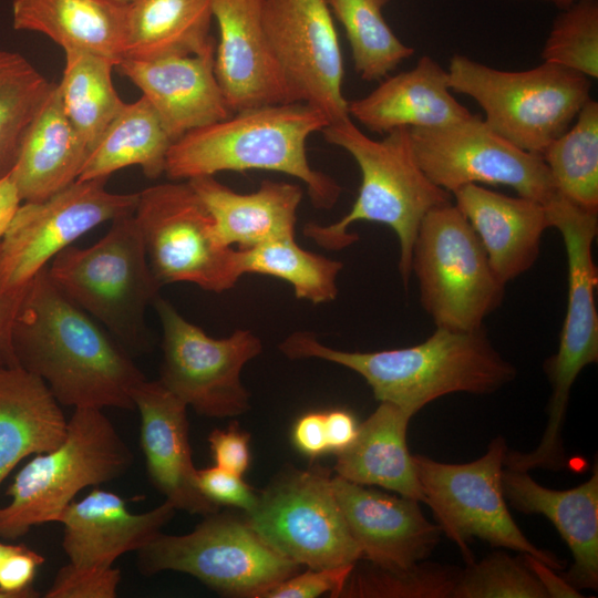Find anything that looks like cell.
I'll list each match as a JSON object with an SVG mask.
<instances>
[{"label":"cell","instance_id":"obj_1","mask_svg":"<svg viewBox=\"0 0 598 598\" xmlns=\"http://www.w3.org/2000/svg\"><path fill=\"white\" fill-rule=\"evenodd\" d=\"M12 343L18 365L42 379L56 401L133 410L145 378L130 352L52 281L48 266L29 282Z\"/></svg>","mask_w":598,"mask_h":598},{"label":"cell","instance_id":"obj_2","mask_svg":"<svg viewBox=\"0 0 598 598\" xmlns=\"http://www.w3.org/2000/svg\"><path fill=\"white\" fill-rule=\"evenodd\" d=\"M279 349L292 360L317 358L357 372L379 402L392 403L412 416L441 396L489 394L516 377L515 367L494 348L483 328H436L419 344L372 352L333 349L313 333L298 331Z\"/></svg>","mask_w":598,"mask_h":598},{"label":"cell","instance_id":"obj_3","mask_svg":"<svg viewBox=\"0 0 598 598\" xmlns=\"http://www.w3.org/2000/svg\"><path fill=\"white\" fill-rule=\"evenodd\" d=\"M329 123L321 111L299 102L241 110L173 142L164 174L171 181H188L225 171L283 173L306 185L315 207L330 209L341 187L313 169L307 156L309 136Z\"/></svg>","mask_w":598,"mask_h":598},{"label":"cell","instance_id":"obj_4","mask_svg":"<svg viewBox=\"0 0 598 598\" xmlns=\"http://www.w3.org/2000/svg\"><path fill=\"white\" fill-rule=\"evenodd\" d=\"M321 133L328 143L353 157L361 173V185L349 213L330 225L309 223L303 234L326 249L339 250L358 239L357 234L348 231L353 223L386 225L398 237L399 272L408 287L420 225L433 208L451 203L452 195L431 182L420 167L409 127L395 128L382 140H373L346 117L329 123Z\"/></svg>","mask_w":598,"mask_h":598},{"label":"cell","instance_id":"obj_5","mask_svg":"<svg viewBox=\"0 0 598 598\" xmlns=\"http://www.w3.org/2000/svg\"><path fill=\"white\" fill-rule=\"evenodd\" d=\"M132 463L130 447L102 409H74L61 444L35 454L8 487L0 538L14 540L33 526L59 523L80 491L120 478Z\"/></svg>","mask_w":598,"mask_h":598},{"label":"cell","instance_id":"obj_6","mask_svg":"<svg viewBox=\"0 0 598 598\" xmlns=\"http://www.w3.org/2000/svg\"><path fill=\"white\" fill-rule=\"evenodd\" d=\"M48 272L130 354L148 348L145 312L159 297L162 285L150 266L134 214L113 219L94 245H70L61 250L48 265Z\"/></svg>","mask_w":598,"mask_h":598},{"label":"cell","instance_id":"obj_7","mask_svg":"<svg viewBox=\"0 0 598 598\" xmlns=\"http://www.w3.org/2000/svg\"><path fill=\"white\" fill-rule=\"evenodd\" d=\"M550 227L563 238L567 259V310L557 352L547 361L551 384L547 423L540 442L530 452H517L518 467L559 471L567 466L561 431L570 390L579 373L598 361V282L592 244L598 233L597 213L584 210L561 195L546 206Z\"/></svg>","mask_w":598,"mask_h":598},{"label":"cell","instance_id":"obj_8","mask_svg":"<svg viewBox=\"0 0 598 598\" xmlns=\"http://www.w3.org/2000/svg\"><path fill=\"white\" fill-rule=\"evenodd\" d=\"M446 70L451 90L473 99L492 130L540 156L590 99L589 78L546 62L504 71L456 54Z\"/></svg>","mask_w":598,"mask_h":598},{"label":"cell","instance_id":"obj_9","mask_svg":"<svg viewBox=\"0 0 598 598\" xmlns=\"http://www.w3.org/2000/svg\"><path fill=\"white\" fill-rule=\"evenodd\" d=\"M411 272L419 281L422 307L436 328L481 329L505 293L475 231L451 203L423 218L412 249Z\"/></svg>","mask_w":598,"mask_h":598},{"label":"cell","instance_id":"obj_10","mask_svg":"<svg viewBox=\"0 0 598 598\" xmlns=\"http://www.w3.org/2000/svg\"><path fill=\"white\" fill-rule=\"evenodd\" d=\"M508 448L496 436L480 458L448 464L413 455L426 503L441 532L455 543L467 564L474 561L470 544L478 538L492 547L507 548L536 557L550 568H564L553 553L535 546L512 517L502 487Z\"/></svg>","mask_w":598,"mask_h":598},{"label":"cell","instance_id":"obj_11","mask_svg":"<svg viewBox=\"0 0 598 598\" xmlns=\"http://www.w3.org/2000/svg\"><path fill=\"white\" fill-rule=\"evenodd\" d=\"M136 553L144 576L181 571L228 597L260 598L300 567L269 547L245 518L219 511L188 534L161 532Z\"/></svg>","mask_w":598,"mask_h":598},{"label":"cell","instance_id":"obj_12","mask_svg":"<svg viewBox=\"0 0 598 598\" xmlns=\"http://www.w3.org/2000/svg\"><path fill=\"white\" fill-rule=\"evenodd\" d=\"M134 218L162 286L189 282L219 293L243 276L238 249L221 244L210 213L187 181L140 192Z\"/></svg>","mask_w":598,"mask_h":598},{"label":"cell","instance_id":"obj_13","mask_svg":"<svg viewBox=\"0 0 598 598\" xmlns=\"http://www.w3.org/2000/svg\"><path fill=\"white\" fill-rule=\"evenodd\" d=\"M249 527L279 555L308 568L353 565L361 551L334 496L330 472L289 466L257 493Z\"/></svg>","mask_w":598,"mask_h":598},{"label":"cell","instance_id":"obj_14","mask_svg":"<svg viewBox=\"0 0 598 598\" xmlns=\"http://www.w3.org/2000/svg\"><path fill=\"white\" fill-rule=\"evenodd\" d=\"M153 307L163 332L158 380L203 416L224 419L247 412L250 394L240 373L261 352L260 339L246 329L215 339L161 296Z\"/></svg>","mask_w":598,"mask_h":598},{"label":"cell","instance_id":"obj_15","mask_svg":"<svg viewBox=\"0 0 598 598\" xmlns=\"http://www.w3.org/2000/svg\"><path fill=\"white\" fill-rule=\"evenodd\" d=\"M410 133L420 167L451 195L468 184L508 186L545 206L559 195L540 155L517 147L476 115Z\"/></svg>","mask_w":598,"mask_h":598},{"label":"cell","instance_id":"obj_16","mask_svg":"<svg viewBox=\"0 0 598 598\" xmlns=\"http://www.w3.org/2000/svg\"><path fill=\"white\" fill-rule=\"evenodd\" d=\"M106 181L76 179L45 199L19 206L0 239V290L28 285L82 235L102 223L134 214L138 193H111Z\"/></svg>","mask_w":598,"mask_h":598},{"label":"cell","instance_id":"obj_17","mask_svg":"<svg viewBox=\"0 0 598 598\" xmlns=\"http://www.w3.org/2000/svg\"><path fill=\"white\" fill-rule=\"evenodd\" d=\"M262 18L291 101L318 109L330 123L350 117L342 53L326 0H265Z\"/></svg>","mask_w":598,"mask_h":598},{"label":"cell","instance_id":"obj_18","mask_svg":"<svg viewBox=\"0 0 598 598\" xmlns=\"http://www.w3.org/2000/svg\"><path fill=\"white\" fill-rule=\"evenodd\" d=\"M331 485L361 559L384 568H405L425 560L441 529L423 515L419 501L393 496L338 475Z\"/></svg>","mask_w":598,"mask_h":598},{"label":"cell","instance_id":"obj_19","mask_svg":"<svg viewBox=\"0 0 598 598\" xmlns=\"http://www.w3.org/2000/svg\"><path fill=\"white\" fill-rule=\"evenodd\" d=\"M265 0H210L219 30L215 74L233 113L293 103L264 28Z\"/></svg>","mask_w":598,"mask_h":598},{"label":"cell","instance_id":"obj_20","mask_svg":"<svg viewBox=\"0 0 598 598\" xmlns=\"http://www.w3.org/2000/svg\"><path fill=\"white\" fill-rule=\"evenodd\" d=\"M215 49L155 60L122 59L115 65L142 91L173 142L233 114L215 74Z\"/></svg>","mask_w":598,"mask_h":598},{"label":"cell","instance_id":"obj_21","mask_svg":"<svg viewBox=\"0 0 598 598\" xmlns=\"http://www.w3.org/2000/svg\"><path fill=\"white\" fill-rule=\"evenodd\" d=\"M132 400L141 415V447L155 488L176 509L202 516L218 512L197 485L186 403L159 380L146 379L135 386Z\"/></svg>","mask_w":598,"mask_h":598},{"label":"cell","instance_id":"obj_22","mask_svg":"<svg viewBox=\"0 0 598 598\" xmlns=\"http://www.w3.org/2000/svg\"><path fill=\"white\" fill-rule=\"evenodd\" d=\"M97 487L73 501L59 522L63 550L74 566L112 567L120 556L148 544L176 512L165 501L148 512L132 513L120 495Z\"/></svg>","mask_w":598,"mask_h":598},{"label":"cell","instance_id":"obj_23","mask_svg":"<svg viewBox=\"0 0 598 598\" xmlns=\"http://www.w3.org/2000/svg\"><path fill=\"white\" fill-rule=\"evenodd\" d=\"M475 231L489 265L505 286L538 258L544 231L550 227L544 204L468 184L452 195Z\"/></svg>","mask_w":598,"mask_h":598},{"label":"cell","instance_id":"obj_24","mask_svg":"<svg viewBox=\"0 0 598 598\" xmlns=\"http://www.w3.org/2000/svg\"><path fill=\"white\" fill-rule=\"evenodd\" d=\"M506 502L524 514L545 516L571 551L574 563L564 578L579 589L598 588V470L578 486L557 491L534 481L526 471L504 466Z\"/></svg>","mask_w":598,"mask_h":598},{"label":"cell","instance_id":"obj_25","mask_svg":"<svg viewBox=\"0 0 598 598\" xmlns=\"http://www.w3.org/2000/svg\"><path fill=\"white\" fill-rule=\"evenodd\" d=\"M451 91L447 70L423 55L411 70L386 76L368 95L348 101V114L374 133L445 126L472 115Z\"/></svg>","mask_w":598,"mask_h":598},{"label":"cell","instance_id":"obj_26","mask_svg":"<svg viewBox=\"0 0 598 598\" xmlns=\"http://www.w3.org/2000/svg\"><path fill=\"white\" fill-rule=\"evenodd\" d=\"M210 213L223 245L252 248L272 240L293 238L300 186L264 179L258 189L241 194L214 176L187 181Z\"/></svg>","mask_w":598,"mask_h":598},{"label":"cell","instance_id":"obj_27","mask_svg":"<svg viewBox=\"0 0 598 598\" xmlns=\"http://www.w3.org/2000/svg\"><path fill=\"white\" fill-rule=\"evenodd\" d=\"M89 147L66 117L52 87L30 124L10 173L22 202H39L75 182Z\"/></svg>","mask_w":598,"mask_h":598},{"label":"cell","instance_id":"obj_28","mask_svg":"<svg viewBox=\"0 0 598 598\" xmlns=\"http://www.w3.org/2000/svg\"><path fill=\"white\" fill-rule=\"evenodd\" d=\"M68 419L45 382L19 365L0 367V486L27 456L64 440Z\"/></svg>","mask_w":598,"mask_h":598},{"label":"cell","instance_id":"obj_29","mask_svg":"<svg viewBox=\"0 0 598 598\" xmlns=\"http://www.w3.org/2000/svg\"><path fill=\"white\" fill-rule=\"evenodd\" d=\"M412 415L401 408L380 402L361 424L353 442L336 454L338 476L365 486L383 487L424 502L414 457L406 442Z\"/></svg>","mask_w":598,"mask_h":598},{"label":"cell","instance_id":"obj_30","mask_svg":"<svg viewBox=\"0 0 598 598\" xmlns=\"http://www.w3.org/2000/svg\"><path fill=\"white\" fill-rule=\"evenodd\" d=\"M12 25L42 33L64 51L90 52L117 65L124 55L126 4L112 0H13Z\"/></svg>","mask_w":598,"mask_h":598},{"label":"cell","instance_id":"obj_31","mask_svg":"<svg viewBox=\"0 0 598 598\" xmlns=\"http://www.w3.org/2000/svg\"><path fill=\"white\" fill-rule=\"evenodd\" d=\"M212 20L210 0H132L123 59L155 60L215 48Z\"/></svg>","mask_w":598,"mask_h":598},{"label":"cell","instance_id":"obj_32","mask_svg":"<svg viewBox=\"0 0 598 598\" xmlns=\"http://www.w3.org/2000/svg\"><path fill=\"white\" fill-rule=\"evenodd\" d=\"M173 141L157 113L141 96L125 103L90 150L78 181L107 178L114 172L138 165L148 178L165 172L166 157Z\"/></svg>","mask_w":598,"mask_h":598},{"label":"cell","instance_id":"obj_33","mask_svg":"<svg viewBox=\"0 0 598 598\" xmlns=\"http://www.w3.org/2000/svg\"><path fill=\"white\" fill-rule=\"evenodd\" d=\"M58 83L64 113L89 150L124 106L112 81L115 64L101 55L65 50Z\"/></svg>","mask_w":598,"mask_h":598},{"label":"cell","instance_id":"obj_34","mask_svg":"<svg viewBox=\"0 0 598 598\" xmlns=\"http://www.w3.org/2000/svg\"><path fill=\"white\" fill-rule=\"evenodd\" d=\"M559 195L598 213V103L589 99L575 123L542 155Z\"/></svg>","mask_w":598,"mask_h":598},{"label":"cell","instance_id":"obj_35","mask_svg":"<svg viewBox=\"0 0 598 598\" xmlns=\"http://www.w3.org/2000/svg\"><path fill=\"white\" fill-rule=\"evenodd\" d=\"M241 275L272 276L291 285L298 299L315 305L336 299L343 264L301 248L293 238L238 249Z\"/></svg>","mask_w":598,"mask_h":598},{"label":"cell","instance_id":"obj_36","mask_svg":"<svg viewBox=\"0 0 598 598\" xmlns=\"http://www.w3.org/2000/svg\"><path fill=\"white\" fill-rule=\"evenodd\" d=\"M342 24L354 69L364 81L381 80L414 53L392 31L382 14L388 0H326Z\"/></svg>","mask_w":598,"mask_h":598},{"label":"cell","instance_id":"obj_37","mask_svg":"<svg viewBox=\"0 0 598 598\" xmlns=\"http://www.w3.org/2000/svg\"><path fill=\"white\" fill-rule=\"evenodd\" d=\"M52 84L23 55L0 50V178L11 173Z\"/></svg>","mask_w":598,"mask_h":598},{"label":"cell","instance_id":"obj_38","mask_svg":"<svg viewBox=\"0 0 598 598\" xmlns=\"http://www.w3.org/2000/svg\"><path fill=\"white\" fill-rule=\"evenodd\" d=\"M364 561L354 564L339 597L452 598L462 570L425 560L405 568H384Z\"/></svg>","mask_w":598,"mask_h":598},{"label":"cell","instance_id":"obj_39","mask_svg":"<svg viewBox=\"0 0 598 598\" xmlns=\"http://www.w3.org/2000/svg\"><path fill=\"white\" fill-rule=\"evenodd\" d=\"M542 59L587 78H598L597 0H582L564 9L553 23Z\"/></svg>","mask_w":598,"mask_h":598},{"label":"cell","instance_id":"obj_40","mask_svg":"<svg viewBox=\"0 0 598 598\" xmlns=\"http://www.w3.org/2000/svg\"><path fill=\"white\" fill-rule=\"evenodd\" d=\"M452 598H547L523 555L496 550L461 570Z\"/></svg>","mask_w":598,"mask_h":598},{"label":"cell","instance_id":"obj_41","mask_svg":"<svg viewBox=\"0 0 598 598\" xmlns=\"http://www.w3.org/2000/svg\"><path fill=\"white\" fill-rule=\"evenodd\" d=\"M121 582L118 568H92L68 564L62 567L51 587L45 592L47 598H114Z\"/></svg>","mask_w":598,"mask_h":598},{"label":"cell","instance_id":"obj_42","mask_svg":"<svg viewBox=\"0 0 598 598\" xmlns=\"http://www.w3.org/2000/svg\"><path fill=\"white\" fill-rule=\"evenodd\" d=\"M353 565L309 568L279 581L260 598H316L324 594L338 598Z\"/></svg>","mask_w":598,"mask_h":598},{"label":"cell","instance_id":"obj_43","mask_svg":"<svg viewBox=\"0 0 598 598\" xmlns=\"http://www.w3.org/2000/svg\"><path fill=\"white\" fill-rule=\"evenodd\" d=\"M197 485L203 495L217 506H230L250 512L257 503V492L241 475L217 465L197 470Z\"/></svg>","mask_w":598,"mask_h":598},{"label":"cell","instance_id":"obj_44","mask_svg":"<svg viewBox=\"0 0 598 598\" xmlns=\"http://www.w3.org/2000/svg\"><path fill=\"white\" fill-rule=\"evenodd\" d=\"M44 557L23 544L16 548L0 565V591L7 598H32L39 592L32 588L37 569Z\"/></svg>","mask_w":598,"mask_h":598},{"label":"cell","instance_id":"obj_45","mask_svg":"<svg viewBox=\"0 0 598 598\" xmlns=\"http://www.w3.org/2000/svg\"><path fill=\"white\" fill-rule=\"evenodd\" d=\"M249 441V433L236 425L212 431L208 443L215 465L243 476L250 463Z\"/></svg>","mask_w":598,"mask_h":598},{"label":"cell","instance_id":"obj_46","mask_svg":"<svg viewBox=\"0 0 598 598\" xmlns=\"http://www.w3.org/2000/svg\"><path fill=\"white\" fill-rule=\"evenodd\" d=\"M291 439L297 450L311 458L329 453L324 413L309 412L300 416L292 427Z\"/></svg>","mask_w":598,"mask_h":598},{"label":"cell","instance_id":"obj_47","mask_svg":"<svg viewBox=\"0 0 598 598\" xmlns=\"http://www.w3.org/2000/svg\"><path fill=\"white\" fill-rule=\"evenodd\" d=\"M28 285L8 291L0 290V367L18 365L12 343V330Z\"/></svg>","mask_w":598,"mask_h":598},{"label":"cell","instance_id":"obj_48","mask_svg":"<svg viewBox=\"0 0 598 598\" xmlns=\"http://www.w3.org/2000/svg\"><path fill=\"white\" fill-rule=\"evenodd\" d=\"M324 424L329 452L334 454L340 453L353 442L359 429L354 415L341 409L324 412Z\"/></svg>","mask_w":598,"mask_h":598},{"label":"cell","instance_id":"obj_49","mask_svg":"<svg viewBox=\"0 0 598 598\" xmlns=\"http://www.w3.org/2000/svg\"><path fill=\"white\" fill-rule=\"evenodd\" d=\"M526 564L532 569L544 590L547 598H579L584 597L579 590L570 585L564 577L558 576L555 569L547 566L542 560L527 554H522Z\"/></svg>","mask_w":598,"mask_h":598},{"label":"cell","instance_id":"obj_50","mask_svg":"<svg viewBox=\"0 0 598 598\" xmlns=\"http://www.w3.org/2000/svg\"><path fill=\"white\" fill-rule=\"evenodd\" d=\"M21 202L11 175L8 174L0 178V239L8 229Z\"/></svg>","mask_w":598,"mask_h":598},{"label":"cell","instance_id":"obj_51","mask_svg":"<svg viewBox=\"0 0 598 598\" xmlns=\"http://www.w3.org/2000/svg\"><path fill=\"white\" fill-rule=\"evenodd\" d=\"M17 544H6L0 542V565L3 559L16 548Z\"/></svg>","mask_w":598,"mask_h":598},{"label":"cell","instance_id":"obj_52","mask_svg":"<svg viewBox=\"0 0 598 598\" xmlns=\"http://www.w3.org/2000/svg\"><path fill=\"white\" fill-rule=\"evenodd\" d=\"M543 1L551 2L559 8L566 9L573 6L574 3H577L582 0H543Z\"/></svg>","mask_w":598,"mask_h":598},{"label":"cell","instance_id":"obj_53","mask_svg":"<svg viewBox=\"0 0 598 598\" xmlns=\"http://www.w3.org/2000/svg\"><path fill=\"white\" fill-rule=\"evenodd\" d=\"M112 1L118 2V3H121V4H127V3H130L132 0H112Z\"/></svg>","mask_w":598,"mask_h":598},{"label":"cell","instance_id":"obj_54","mask_svg":"<svg viewBox=\"0 0 598 598\" xmlns=\"http://www.w3.org/2000/svg\"><path fill=\"white\" fill-rule=\"evenodd\" d=\"M0 598H7L4 594L0 591Z\"/></svg>","mask_w":598,"mask_h":598}]
</instances>
